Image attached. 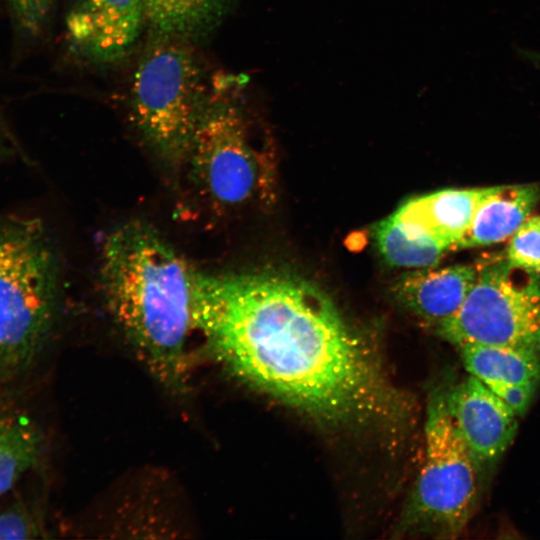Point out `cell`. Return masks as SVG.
Here are the masks:
<instances>
[{"label": "cell", "mask_w": 540, "mask_h": 540, "mask_svg": "<svg viewBox=\"0 0 540 540\" xmlns=\"http://www.w3.org/2000/svg\"><path fill=\"white\" fill-rule=\"evenodd\" d=\"M214 359L237 379L331 423L395 420L401 397L317 285L291 273H198L193 305Z\"/></svg>", "instance_id": "6da1fadb"}, {"label": "cell", "mask_w": 540, "mask_h": 540, "mask_svg": "<svg viewBox=\"0 0 540 540\" xmlns=\"http://www.w3.org/2000/svg\"><path fill=\"white\" fill-rule=\"evenodd\" d=\"M100 275L108 309L141 362L165 388L181 393L196 270L155 228L129 221L105 238Z\"/></svg>", "instance_id": "7a4b0ae2"}, {"label": "cell", "mask_w": 540, "mask_h": 540, "mask_svg": "<svg viewBox=\"0 0 540 540\" xmlns=\"http://www.w3.org/2000/svg\"><path fill=\"white\" fill-rule=\"evenodd\" d=\"M58 264L44 223L0 217V394L38 398L59 318Z\"/></svg>", "instance_id": "3957f363"}, {"label": "cell", "mask_w": 540, "mask_h": 540, "mask_svg": "<svg viewBox=\"0 0 540 540\" xmlns=\"http://www.w3.org/2000/svg\"><path fill=\"white\" fill-rule=\"evenodd\" d=\"M212 91L193 44L152 36L132 75L130 115L164 160L185 161Z\"/></svg>", "instance_id": "277c9868"}, {"label": "cell", "mask_w": 540, "mask_h": 540, "mask_svg": "<svg viewBox=\"0 0 540 540\" xmlns=\"http://www.w3.org/2000/svg\"><path fill=\"white\" fill-rule=\"evenodd\" d=\"M239 82L232 76L212 81L211 96L185 160L205 199L220 210L266 196L268 162L252 142L239 102Z\"/></svg>", "instance_id": "5b68a950"}, {"label": "cell", "mask_w": 540, "mask_h": 540, "mask_svg": "<svg viewBox=\"0 0 540 540\" xmlns=\"http://www.w3.org/2000/svg\"><path fill=\"white\" fill-rule=\"evenodd\" d=\"M476 266L462 306L436 332L456 348L506 346L540 356V273L512 265L505 254L483 257Z\"/></svg>", "instance_id": "8992f818"}, {"label": "cell", "mask_w": 540, "mask_h": 540, "mask_svg": "<svg viewBox=\"0 0 540 540\" xmlns=\"http://www.w3.org/2000/svg\"><path fill=\"white\" fill-rule=\"evenodd\" d=\"M482 472L458 433L445 392L430 399L424 451L412 496V524L436 537L455 538L476 509Z\"/></svg>", "instance_id": "52a82bcc"}, {"label": "cell", "mask_w": 540, "mask_h": 540, "mask_svg": "<svg viewBox=\"0 0 540 540\" xmlns=\"http://www.w3.org/2000/svg\"><path fill=\"white\" fill-rule=\"evenodd\" d=\"M144 27L145 0H72L65 18L70 49L98 63L125 57Z\"/></svg>", "instance_id": "ba28073f"}, {"label": "cell", "mask_w": 540, "mask_h": 540, "mask_svg": "<svg viewBox=\"0 0 540 540\" xmlns=\"http://www.w3.org/2000/svg\"><path fill=\"white\" fill-rule=\"evenodd\" d=\"M445 400L458 433L483 474L512 443L519 417L471 375L445 392Z\"/></svg>", "instance_id": "9c48e42d"}, {"label": "cell", "mask_w": 540, "mask_h": 540, "mask_svg": "<svg viewBox=\"0 0 540 540\" xmlns=\"http://www.w3.org/2000/svg\"><path fill=\"white\" fill-rule=\"evenodd\" d=\"M49 444L38 398L0 394V497L28 477L47 472Z\"/></svg>", "instance_id": "30bf717a"}, {"label": "cell", "mask_w": 540, "mask_h": 540, "mask_svg": "<svg viewBox=\"0 0 540 540\" xmlns=\"http://www.w3.org/2000/svg\"><path fill=\"white\" fill-rule=\"evenodd\" d=\"M476 276V263L417 269L402 276L393 291L413 314L437 328L457 313Z\"/></svg>", "instance_id": "8fae6325"}, {"label": "cell", "mask_w": 540, "mask_h": 540, "mask_svg": "<svg viewBox=\"0 0 540 540\" xmlns=\"http://www.w3.org/2000/svg\"><path fill=\"white\" fill-rule=\"evenodd\" d=\"M490 187L444 189L410 199L393 215L406 226L456 250Z\"/></svg>", "instance_id": "7c38bea8"}, {"label": "cell", "mask_w": 540, "mask_h": 540, "mask_svg": "<svg viewBox=\"0 0 540 540\" xmlns=\"http://www.w3.org/2000/svg\"><path fill=\"white\" fill-rule=\"evenodd\" d=\"M539 203L540 182L490 187L456 250L485 247L510 238Z\"/></svg>", "instance_id": "4fadbf2b"}, {"label": "cell", "mask_w": 540, "mask_h": 540, "mask_svg": "<svg viewBox=\"0 0 540 540\" xmlns=\"http://www.w3.org/2000/svg\"><path fill=\"white\" fill-rule=\"evenodd\" d=\"M233 0H145L151 36L202 41L221 23Z\"/></svg>", "instance_id": "5bb4252c"}, {"label": "cell", "mask_w": 540, "mask_h": 540, "mask_svg": "<svg viewBox=\"0 0 540 540\" xmlns=\"http://www.w3.org/2000/svg\"><path fill=\"white\" fill-rule=\"evenodd\" d=\"M46 473L28 477L0 497V540L51 537L44 492Z\"/></svg>", "instance_id": "9a60e30c"}, {"label": "cell", "mask_w": 540, "mask_h": 540, "mask_svg": "<svg viewBox=\"0 0 540 540\" xmlns=\"http://www.w3.org/2000/svg\"><path fill=\"white\" fill-rule=\"evenodd\" d=\"M458 349L466 371L483 383L538 384L540 381V356L532 352L480 344Z\"/></svg>", "instance_id": "2e32d148"}, {"label": "cell", "mask_w": 540, "mask_h": 540, "mask_svg": "<svg viewBox=\"0 0 540 540\" xmlns=\"http://www.w3.org/2000/svg\"><path fill=\"white\" fill-rule=\"evenodd\" d=\"M375 235L382 256L392 266L434 267L450 251L438 240L406 226L393 214L379 223Z\"/></svg>", "instance_id": "e0dca14e"}, {"label": "cell", "mask_w": 540, "mask_h": 540, "mask_svg": "<svg viewBox=\"0 0 540 540\" xmlns=\"http://www.w3.org/2000/svg\"><path fill=\"white\" fill-rule=\"evenodd\" d=\"M519 268L540 273V216H530L510 237L505 253Z\"/></svg>", "instance_id": "ac0fdd59"}, {"label": "cell", "mask_w": 540, "mask_h": 540, "mask_svg": "<svg viewBox=\"0 0 540 540\" xmlns=\"http://www.w3.org/2000/svg\"><path fill=\"white\" fill-rule=\"evenodd\" d=\"M5 2L20 30L33 36L44 28L55 0H5Z\"/></svg>", "instance_id": "d6986e66"}, {"label": "cell", "mask_w": 540, "mask_h": 540, "mask_svg": "<svg viewBox=\"0 0 540 540\" xmlns=\"http://www.w3.org/2000/svg\"><path fill=\"white\" fill-rule=\"evenodd\" d=\"M518 417L525 414L534 397L536 383L514 384L503 382L484 383Z\"/></svg>", "instance_id": "ffe728a7"}, {"label": "cell", "mask_w": 540, "mask_h": 540, "mask_svg": "<svg viewBox=\"0 0 540 540\" xmlns=\"http://www.w3.org/2000/svg\"><path fill=\"white\" fill-rule=\"evenodd\" d=\"M521 53L527 61L540 69V52L523 50Z\"/></svg>", "instance_id": "44dd1931"}, {"label": "cell", "mask_w": 540, "mask_h": 540, "mask_svg": "<svg viewBox=\"0 0 540 540\" xmlns=\"http://www.w3.org/2000/svg\"><path fill=\"white\" fill-rule=\"evenodd\" d=\"M8 154H9L8 147L5 144L4 139L0 136V162L3 161L7 157Z\"/></svg>", "instance_id": "7402d4cb"}]
</instances>
